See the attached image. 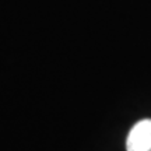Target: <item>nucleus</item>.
Wrapping results in <instances>:
<instances>
[{
    "label": "nucleus",
    "mask_w": 151,
    "mask_h": 151,
    "mask_svg": "<svg viewBox=\"0 0 151 151\" xmlns=\"http://www.w3.org/2000/svg\"><path fill=\"white\" fill-rule=\"evenodd\" d=\"M126 151H151V119H143L132 127L126 139Z\"/></svg>",
    "instance_id": "1"
}]
</instances>
